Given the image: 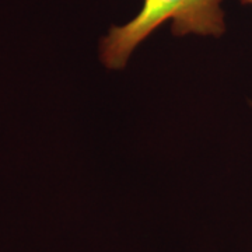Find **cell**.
I'll use <instances>...</instances> for the list:
<instances>
[{"instance_id": "cell-1", "label": "cell", "mask_w": 252, "mask_h": 252, "mask_svg": "<svg viewBox=\"0 0 252 252\" xmlns=\"http://www.w3.org/2000/svg\"><path fill=\"white\" fill-rule=\"evenodd\" d=\"M223 0H143L139 13L114 26L101 39L99 58L108 69H124L135 49L165 21L174 35L221 36L225 32Z\"/></svg>"}, {"instance_id": "cell-2", "label": "cell", "mask_w": 252, "mask_h": 252, "mask_svg": "<svg viewBox=\"0 0 252 252\" xmlns=\"http://www.w3.org/2000/svg\"><path fill=\"white\" fill-rule=\"evenodd\" d=\"M243 4H250V6H252V0H240Z\"/></svg>"}]
</instances>
